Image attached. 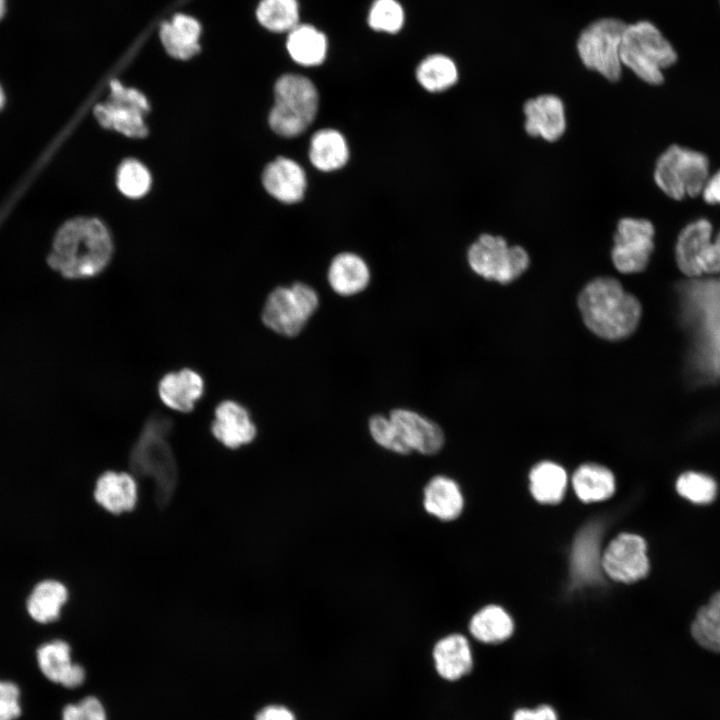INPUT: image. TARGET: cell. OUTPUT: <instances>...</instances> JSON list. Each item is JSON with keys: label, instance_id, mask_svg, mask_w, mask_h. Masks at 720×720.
Instances as JSON below:
<instances>
[{"label": "cell", "instance_id": "d6a6232c", "mask_svg": "<svg viewBox=\"0 0 720 720\" xmlns=\"http://www.w3.org/2000/svg\"><path fill=\"white\" fill-rule=\"evenodd\" d=\"M255 17L268 32L288 33L299 24V4L297 0H259Z\"/></svg>", "mask_w": 720, "mask_h": 720}, {"label": "cell", "instance_id": "7bdbcfd3", "mask_svg": "<svg viewBox=\"0 0 720 720\" xmlns=\"http://www.w3.org/2000/svg\"><path fill=\"white\" fill-rule=\"evenodd\" d=\"M255 720H296L294 713L282 705L263 707L255 716Z\"/></svg>", "mask_w": 720, "mask_h": 720}, {"label": "cell", "instance_id": "8992f818", "mask_svg": "<svg viewBox=\"0 0 720 720\" xmlns=\"http://www.w3.org/2000/svg\"><path fill=\"white\" fill-rule=\"evenodd\" d=\"M319 305L317 291L304 282L278 286L267 296L261 320L273 332L295 337L302 332Z\"/></svg>", "mask_w": 720, "mask_h": 720}, {"label": "cell", "instance_id": "ee69618b", "mask_svg": "<svg viewBox=\"0 0 720 720\" xmlns=\"http://www.w3.org/2000/svg\"><path fill=\"white\" fill-rule=\"evenodd\" d=\"M702 194L707 203L720 205V170L708 178L702 190Z\"/></svg>", "mask_w": 720, "mask_h": 720}, {"label": "cell", "instance_id": "d4e9b609", "mask_svg": "<svg viewBox=\"0 0 720 720\" xmlns=\"http://www.w3.org/2000/svg\"><path fill=\"white\" fill-rule=\"evenodd\" d=\"M711 236L712 224L705 218L694 220L682 229L675 246V259L683 274L688 277L701 275L697 258L711 242Z\"/></svg>", "mask_w": 720, "mask_h": 720}, {"label": "cell", "instance_id": "bcb514c9", "mask_svg": "<svg viewBox=\"0 0 720 720\" xmlns=\"http://www.w3.org/2000/svg\"><path fill=\"white\" fill-rule=\"evenodd\" d=\"M3 102H4V94H3V91H2V89H1V87H0V108H1V106L3 105Z\"/></svg>", "mask_w": 720, "mask_h": 720}, {"label": "cell", "instance_id": "484cf974", "mask_svg": "<svg viewBox=\"0 0 720 720\" xmlns=\"http://www.w3.org/2000/svg\"><path fill=\"white\" fill-rule=\"evenodd\" d=\"M308 156L319 171L332 172L345 166L349 159L348 143L336 129L324 128L311 137Z\"/></svg>", "mask_w": 720, "mask_h": 720}, {"label": "cell", "instance_id": "277c9868", "mask_svg": "<svg viewBox=\"0 0 720 720\" xmlns=\"http://www.w3.org/2000/svg\"><path fill=\"white\" fill-rule=\"evenodd\" d=\"M319 108V94L307 77L288 73L274 85V106L268 122L271 129L283 137L301 135L313 123Z\"/></svg>", "mask_w": 720, "mask_h": 720}, {"label": "cell", "instance_id": "6da1fadb", "mask_svg": "<svg viewBox=\"0 0 720 720\" xmlns=\"http://www.w3.org/2000/svg\"><path fill=\"white\" fill-rule=\"evenodd\" d=\"M578 308L587 328L606 340L630 336L642 315L639 300L617 279L608 276L597 277L584 286L578 296Z\"/></svg>", "mask_w": 720, "mask_h": 720}, {"label": "cell", "instance_id": "60d3db41", "mask_svg": "<svg viewBox=\"0 0 720 720\" xmlns=\"http://www.w3.org/2000/svg\"><path fill=\"white\" fill-rule=\"evenodd\" d=\"M697 266L701 274L720 272V245L708 243L697 258Z\"/></svg>", "mask_w": 720, "mask_h": 720}, {"label": "cell", "instance_id": "8d00e7d4", "mask_svg": "<svg viewBox=\"0 0 720 720\" xmlns=\"http://www.w3.org/2000/svg\"><path fill=\"white\" fill-rule=\"evenodd\" d=\"M368 24L375 31L396 33L404 24V11L396 0H375L370 7Z\"/></svg>", "mask_w": 720, "mask_h": 720}, {"label": "cell", "instance_id": "f6af8a7d", "mask_svg": "<svg viewBox=\"0 0 720 720\" xmlns=\"http://www.w3.org/2000/svg\"><path fill=\"white\" fill-rule=\"evenodd\" d=\"M6 12V0H0V20L3 18Z\"/></svg>", "mask_w": 720, "mask_h": 720}, {"label": "cell", "instance_id": "74e56055", "mask_svg": "<svg viewBox=\"0 0 720 720\" xmlns=\"http://www.w3.org/2000/svg\"><path fill=\"white\" fill-rule=\"evenodd\" d=\"M368 429L374 442L385 450L401 455L410 454L389 415H372L368 420Z\"/></svg>", "mask_w": 720, "mask_h": 720}, {"label": "cell", "instance_id": "ba28073f", "mask_svg": "<svg viewBox=\"0 0 720 720\" xmlns=\"http://www.w3.org/2000/svg\"><path fill=\"white\" fill-rule=\"evenodd\" d=\"M467 261L484 279L508 284L527 270L530 258L523 247L509 246L505 238L484 233L468 248Z\"/></svg>", "mask_w": 720, "mask_h": 720}, {"label": "cell", "instance_id": "1f68e13d", "mask_svg": "<svg viewBox=\"0 0 720 720\" xmlns=\"http://www.w3.org/2000/svg\"><path fill=\"white\" fill-rule=\"evenodd\" d=\"M469 630L472 636L481 642L498 643L511 636L513 621L501 607L491 605L472 617Z\"/></svg>", "mask_w": 720, "mask_h": 720}, {"label": "cell", "instance_id": "9a60e30c", "mask_svg": "<svg viewBox=\"0 0 720 720\" xmlns=\"http://www.w3.org/2000/svg\"><path fill=\"white\" fill-rule=\"evenodd\" d=\"M524 128L532 137L548 142L561 138L567 126L563 101L556 95L544 94L524 103Z\"/></svg>", "mask_w": 720, "mask_h": 720}, {"label": "cell", "instance_id": "30bf717a", "mask_svg": "<svg viewBox=\"0 0 720 720\" xmlns=\"http://www.w3.org/2000/svg\"><path fill=\"white\" fill-rule=\"evenodd\" d=\"M148 111L145 95L135 88L125 87L118 80L110 82L109 99L94 108L95 117L104 128L129 137L146 136L144 115Z\"/></svg>", "mask_w": 720, "mask_h": 720}, {"label": "cell", "instance_id": "f1b7e54d", "mask_svg": "<svg viewBox=\"0 0 720 720\" xmlns=\"http://www.w3.org/2000/svg\"><path fill=\"white\" fill-rule=\"evenodd\" d=\"M68 599L66 587L55 580L38 583L27 600V611L35 621L49 623L55 621L62 606Z\"/></svg>", "mask_w": 720, "mask_h": 720}, {"label": "cell", "instance_id": "7a4b0ae2", "mask_svg": "<svg viewBox=\"0 0 720 720\" xmlns=\"http://www.w3.org/2000/svg\"><path fill=\"white\" fill-rule=\"evenodd\" d=\"M112 254L107 228L95 218H75L57 232L49 265L66 278H87L100 273Z\"/></svg>", "mask_w": 720, "mask_h": 720}, {"label": "cell", "instance_id": "ab89813d", "mask_svg": "<svg viewBox=\"0 0 720 720\" xmlns=\"http://www.w3.org/2000/svg\"><path fill=\"white\" fill-rule=\"evenodd\" d=\"M20 715L18 686L10 681H0V720H16Z\"/></svg>", "mask_w": 720, "mask_h": 720}, {"label": "cell", "instance_id": "5b68a950", "mask_svg": "<svg viewBox=\"0 0 720 720\" xmlns=\"http://www.w3.org/2000/svg\"><path fill=\"white\" fill-rule=\"evenodd\" d=\"M620 59L622 65L641 80L651 85H659L664 80L662 70L676 62L677 54L652 23L640 21L626 25Z\"/></svg>", "mask_w": 720, "mask_h": 720}, {"label": "cell", "instance_id": "b9f144b4", "mask_svg": "<svg viewBox=\"0 0 720 720\" xmlns=\"http://www.w3.org/2000/svg\"><path fill=\"white\" fill-rule=\"evenodd\" d=\"M512 720H558V715L552 706L541 704L533 709H517L513 713Z\"/></svg>", "mask_w": 720, "mask_h": 720}, {"label": "cell", "instance_id": "d590c367", "mask_svg": "<svg viewBox=\"0 0 720 720\" xmlns=\"http://www.w3.org/2000/svg\"><path fill=\"white\" fill-rule=\"evenodd\" d=\"M150 183V174L139 161L128 159L122 162L117 172V186L124 195L141 197L148 191Z\"/></svg>", "mask_w": 720, "mask_h": 720}, {"label": "cell", "instance_id": "f546056e", "mask_svg": "<svg viewBox=\"0 0 720 720\" xmlns=\"http://www.w3.org/2000/svg\"><path fill=\"white\" fill-rule=\"evenodd\" d=\"M530 491L540 503L556 504L562 499L566 485L567 474L558 464L541 462L533 467L529 475Z\"/></svg>", "mask_w": 720, "mask_h": 720}, {"label": "cell", "instance_id": "5bb4252c", "mask_svg": "<svg viewBox=\"0 0 720 720\" xmlns=\"http://www.w3.org/2000/svg\"><path fill=\"white\" fill-rule=\"evenodd\" d=\"M202 31V24L196 17L177 11L160 23L157 35L169 57L187 61L201 52Z\"/></svg>", "mask_w": 720, "mask_h": 720}, {"label": "cell", "instance_id": "e575fe53", "mask_svg": "<svg viewBox=\"0 0 720 720\" xmlns=\"http://www.w3.org/2000/svg\"><path fill=\"white\" fill-rule=\"evenodd\" d=\"M676 490L680 496L693 503L708 504L716 497L717 485L706 474L688 471L678 477Z\"/></svg>", "mask_w": 720, "mask_h": 720}, {"label": "cell", "instance_id": "3957f363", "mask_svg": "<svg viewBox=\"0 0 720 720\" xmlns=\"http://www.w3.org/2000/svg\"><path fill=\"white\" fill-rule=\"evenodd\" d=\"M171 420L162 414H154L145 422L130 453V467L139 477L154 482L155 498L165 505L174 494L178 470L175 456L168 442Z\"/></svg>", "mask_w": 720, "mask_h": 720}, {"label": "cell", "instance_id": "836d02e7", "mask_svg": "<svg viewBox=\"0 0 720 720\" xmlns=\"http://www.w3.org/2000/svg\"><path fill=\"white\" fill-rule=\"evenodd\" d=\"M691 634L701 647L720 652V591L698 610L691 625Z\"/></svg>", "mask_w": 720, "mask_h": 720}, {"label": "cell", "instance_id": "7dc6e473", "mask_svg": "<svg viewBox=\"0 0 720 720\" xmlns=\"http://www.w3.org/2000/svg\"><path fill=\"white\" fill-rule=\"evenodd\" d=\"M714 241L720 245V231H719V233L717 234V236L715 237V240H714Z\"/></svg>", "mask_w": 720, "mask_h": 720}, {"label": "cell", "instance_id": "4fadbf2b", "mask_svg": "<svg viewBox=\"0 0 720 720\" xmlns=\"http://www.w3.org/2000/svg\"><path fill=\"white\" fill-rule=\"evenodd\" d=\"M388 415L410 453L432 456L443 448L444 432L432 419L408 408H394Z\"/></svg>", "mask_w": 720, "mask_h": 720}, {"label": "cell", "instance_id": "7c38bea8", "mask_svg": "<svg viewBox=\"0 0 720 720\" xmlns=\"http://www.w3.org/2000/svg\"><path fill=\"white\" fill-rule=\"evenodd\" d=\"M601 565L616 581L631 583L645 577L649 571L646 542L635 534L618 535L602 554Z\"/></svg>", "mask_w": 720, "mask_h": 720}, {"label": "cell", "instance_id": "f35d334b", "mask_svg": "<svg viewBox=\"0 0 720 720\" xmlns=\"http://www.w3.org/2000/svg\"><path fill=\"white\" fill-rule=\"evenodd\" d=\"M62 720H106V713L96 697L88 696L78 703L66 705Z\"/></svg>", "mask_w": 720, "mask_h": 720}, {"label": "cell", "instance_id": "ffe728a7", "mask_svg": "<svg viewBox=\"0 0 720 720\" xmlns=\"http://www.w3.org/2000/svg\"><path fill=\"white\" fill-rule=\"evenodd\" d=\"M371 279L366 261L352 252H342L331 260L327 280L331 289L338 295L348 297L364 291Z\"/></svg>", "mask_w": 720, "mask_h": 720}, {"label": "cell", "instance_id": "83f0119b", "mask_svg": "<svg viewBox=\"0 0 720 720\" xmlns=\"http://www.w3.org/2000/svg\"><path fill=\"white\" fill-rule=\"evenodd\" d=\"M573 488L583 502H597L609 498L615 491L612 472L598 464H583L574 473Z\"/></svg>", "mask_w": 720, "mask_h": 720}, {"label": "cell", "instance_id": "9c48e42d", "mask_svg": "<svg viewBox=\"0 0 720 720\" xmlns=\"http://www.w3.org/2000/svg\"><path fill=\"white\" fill-rule=\"evenodd\" d=\"M626 25L619 19L602 18L586 27L577 41L582 63L612 82L622 73L620 48Z\"/></svg>", "mask_w": 720, "mask_h": 720}, {"label": "cell", "instance_id": "d6986e66", "mask_svg": "<svg viewBox=\"0 0 720 720\" xmlns=\"http://www.w3.org/2000/svg\"><path fill=\"white\" fill-rule=\"evenodd\" d=\"M203 393L204 380L202 376L189 368L167 373L158 384L161 401L168 408L182 413L192 411Z\"/></svg>", "mask_w": 720, "mask_h": 720}, {"label": "cell", "instance_id": "cb8c5ba5", "mask_svg": "<svg viewBox=\"0 0 720 720\" xmlns=\"http://www.w3.org/2000/svg\"><path fill=\"white\" fill-rule=\"evenodd\" d=\"M600 528L591 524L577 536L572 551V574L578 584L592 583L599 578L602 555Z\"/></svg>", "mask_w": 720, "mask_h": 720}, {"label": "cell", "instance_id": "8fae6325", "mask_svg": "<svg viewBox=\"0 0 720 720\" xmlns=\"http://www.w3.org/2000/svg\"><path fill=\"white\" fill-rule=\"evenodd\" d=\"M655 228L644 218L624 217L617 223L611 259L624 274L639 273L647 267L654 250Z\"/></svg>", "mask_w": 720, "mask_h": 720}, {"label": "cell", "instance_id": "52a82bcc", "mask_svg": "<svg viewBox=\"0 0 720 720\" xmlns=\"http://www.w3.org/2000/svg\"><path fill=\"white\" fill-rule=\"evenodd\" d=\"M709 174L708 158L701 152L671 145L657 159L654 181L659 189L675 200L702 192Z\"/></svg>", "mask_w": 720, "mask_h": 720}, {"label": "cell", "instance_id": "ac0fdd59", "mask_svg": "<svg viewBox=\"0 0 720 720\" xmlns=\"http://www.w3.org/2000/svg\"><path fill=\"white\" fill-rule=\"evenodd\" d=\"M37 662L42 674L50 681L66 688H77L85 680V670L71 661L70 646L62 640L41 645Z\"/></svg>", "mask_w": 720, "mask_h": 720}, {"label": "cell", "instance_id": "4dcf8cb0", "mask_svg": "<svg viewBox=\"0 0 720 720\" xmlns=\"http://www.w3.org/2000/svg\"><path fill=\"white\" fill-rule=\"evenodd\" d=\"M418 83L431 93L445 91L456 84L458 69L455 62L443 54L424 58L416 68Z\"/></svg>", "mask_w": 720, "mask_h": 720}, {"label": "cell", "instance_id": "44dd1931", "mask_svg": "<svg viewBox=\"0 0 720 720\" xmlns=\"http://www.w3.org/2000/svg\"><path fill=\"white\" fill-rule=\"evenodd\" d=\"M432 655L436 672L448 681L461 679L473 668L470 645L461 634H451L441 638L434 645Z\"/></svg>", "mask_w": 720, "mask_h": 720}, {"label": "cell", "instance_id": "e0dca14e", "mask_svg": "<svg viewBox=\"0 0 720 720\" xmlns=\"http://www.w3.org/2000/svg\"><path fill=\"white\" fill-rule=\"evenodd\" d=\"M262 180L266 191L285 204L301 201L307 188L304 169L295 160L283 156L265 167Z\"/></svg>", "mask_w": 720, "mask_h": 720}, {"label": "cell", "instance_id": "7402d4cb", "mask_svg": "<svg viewBox=\"0 0 720 720\" xmlns=\"http://www.w3.org/2000/svg\"><path fill=\"white\" fill-rule=\"evenodd\" d=\"M94 497L98 504L113 514L131 511L137 501V484L126 472L107 471L97 480Z\"/></svg>", "mask_w": 720, "mask_h": 720}, {"label": "cell", "instance_id": "4316f807", "mask_svg": "<svg viewBox=\"0 0 720 720\" xmlns=\"http://www.w3.org/2000/svg\"><path fill=\"white\" fill-rule=\"evenodd\" d=\"M286 49L292 60L302 66L323 63L328 50L325 34L309 24H298L288 32Z\"/></svg>", "mask_w": 720, "mask_h": 720}, {"label": "cell", "instance_id": "2e32d148", "mask_svg": "<svg viewBox=\"0 0 720 720\" xmlns=\"http://www.w3.org/2000/svg\"><path fill=\"white\" fill-rule=\"evenodd\" d=\"M211 431L219 442L231 449L251 443L257 435L249 411L234 400H224L217 405Z\"/></svg>", "mask_w": 720, "mask_h": 720}, {"label": "cell", "instance_id": "603a6c76", "mask_svg": "<svg viewBox=\"0 0 720 720\" xmlns=\"http://www.w3.org/2000/svg\"><path fill=\"white\" fill-rule=\"evenodd\" d=\"M425 511L442 521H452L463 510L464 499L458 484L451 478L437 475L431 478L423 490Z\"/></svg>", "mask_w": 720, "mask_h": 720}]
</instances>
